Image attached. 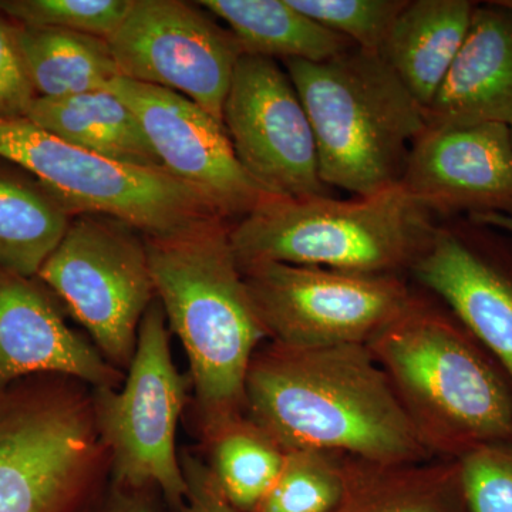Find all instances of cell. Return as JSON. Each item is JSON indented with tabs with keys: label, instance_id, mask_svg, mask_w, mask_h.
Wrapping results in <instances>:
<instances>
[{
	"label": "cell",
	"instance_id": "1",
	"mask_svg": "<svg viewBox=\"0 0 512 512\" xmlns=\"http://www.w3.org/2000/svg\"><path fill=\"white\" fill-rule=\"evenodd\" d=\"M245 416L285 451H332L377 464L431 460L367 345L272 342L252 357Z\"/></svg>",
	"mask_w": 512,
	"mask_h": 512
},
{
	"label": "cell",
	"instance_id": "2",
	"mask_svg": "<svg viewBox=\"0 0 512 512\" xmlns=\"http://www.w3.org/2000/svg\"><path fill=\"white\" fill-rule=\"evenodd\" d=\"M231 224H210L146 238L158 302L183 343L200 440L245 416V382L256 350L268 340L229 237Z\"/></svg>",
	"mask_w": 512,
	"mask_h": 512
},
{
	"label": "cell",
	"instance_id": "3",
	"mask_svg": "<svg viewBox=\"0 0 512 512\" xmlns=\"http://www.w3.org/2000/svg\"><path fill=\"white\" fill-rule=\"evenodd\" d=\"M367 346L431 457L512 443L511 379L443 303L419 292Z\"/></svg>",
	"mask_w": 512,
	"mask_h": 512
},
{
	"label": "cell",
	"instance_id": "4",
	"mask_svg": "<svg viewBox=\"0 0 512 512\" xmlns=\"http://www.w3.org/2000/svg\"><path fill=\"white\" fill-rule=\"evenodd\" d=\"M284 63L311 121L323 184L356 197L400 184L427 124L379 53L353 46L325 62Z\"/></svg>",
	"mask_w": 512,
	"mask_h": 512
},
{
	"label": "cell",
	"instance_id": "5",
	"mask_svg": "<svg viewBox=\"0 0 512 512\" xmlns=\"http://www.w3.org/2000/svg\"><path fill=\"white\" fill-rule=\"evenodd\" d=\"M433 218L397 184L356 200L271 197L231 224L229 237L239 264L404 276L429 247Z\"/></svg>",
	"mask_w": 512,
	"mask_h": 512
},
{
	"label": "cell",
	"instance_id": "6",
	"mask_svg": "<svg viewBox=\"0 0 512 512\" xmlns=\"http://www.w3.org/2000/svg\"><path fill=\"white\" fill-rule=\"evenodd\" d=\"M107 483L90 386L49 375L0 394V512H89Z\"/></svg>",
	"mask_w": 512,
	"mask_h": 512
},
{
	"label": "cell",
	"instance_id": "7",
	"mask_svg": "<svg viewBox=\"0 0 512 512\" xmlns=\"http://www.w3.org/2000/svg\"><path fill=\"white\" fill-rule=\"evenodd\" d=\"M0 158L28 171L74 215L119 218L146 238L173 237L227 221L210 198L163 168L107 160L29 119H0Z\"/></svg>",
	"mask_w": 512,
	"mask_h": 512
},
{
	"label": "cell",
	"instance_id": "8",
	"mask_svg": "<svg viewBox=\"0 0 512 512\" xmlns=\"http://www.w3.org/2000/svg\"><path fill=\"white\" fill-rule=\"evenodd\" d=\"M185 380L171 353V330L158 299L141 320L136 353L119 389H92L94 423L109 458V481L156 488L174 512L187 495L177 427Z\"/></svg>",
	"mask_w": 512,
	"mask_h": 512
},
{
	"label": "cell",
	"instance_id": "9",
	"mask_svg": "<svg viewBox=\"0 0 512 512\" xmlns=\"http://www.w3.org/2000/svg\"><path fill=\"white\" fill-rule=\"evenodd\" d=\"M36 278L83 326L104 359L126 373L141 320L157 299L146 237L119 218L74 215Z\"/></svg>",
	"mask_w": 512,
	"mask_h": 512
},
{
	"label": "cell",
	"instance_id": "10",
	"mask_svg": "<svg viewBox=\"0 0 512 512\" xmlns=\"http://www.w3.org/2000/svg\"><path fill=\"white\" fill-rule=\"evenodd\" d=\"M239 266L268 340L299 348L367 345L419 295L404 276L281 262Z\"/></svg>",
	"mask_w": 512,
	"mask_h": 512
},
{
	"label": "cell",
	"instance_id": "11",
	"mask_svg": "<svg viewBox=\"0 0 512 512\" xmlns=\"http://www.w3.org/2000/svg\"><path fill=\"white\" fill-rule=\"evenodd\" d=\"M107 42L120 77L183 94L222 123L244 52L234 33L200 3L133 0Z\"/></svg>",
	"mask_w": 512,
	"mask_h": 512
},
{
	"label": "cell",
	"instance_id": "12",
	"mask_svg": "<svg viewBox=\"0 0 512 512\" xmlns=\"http://www.w3.org/2000/svg\"><path fill=\"white\" fill-rule=\"evenodd\" d=\"M222 124L239 163L272 197H328L308 113L276 60L239 59Z\"/></svg>",
	"mask_w": 512,
	"mask_h": 512
},
{
	"label": "cell",
	"instance_id": "13",
	"mask_svg": "<svg viewBox=\"0 0 512 512\" xmlns=\"http://www.w3.org/2000/svg\"><path fill=\"white\" fill-rule=\"evenodd\" d=\"M104 90L136 114L164 170L210 198L231 224L272 197L239 163L224 124L188 97L124 77Z\"/></svg>",
	"mask_w": 512,
	"mask_h": 512
},
{
	"label": "cell",
	"instance_id": "14",
	"mask_svg": "<svg viewBox=\"0 0 512 512\" xmlns=\"http://www.w3.org/2000/svg\"><path fill=\"white\" fill-rule=\"evenodd\" d=\"M410 275L463 323L512 382V235L467 218L437 225Z\"/></svg>",
	"mask_w": 512,
	"mask_h": 512
},
{
	"label": "cell",
	"instance_id": "15",
	"mask_svg": "<svg viewBox=\"0 0 512 512\" xmlns=\"http://www.w3.org/2000/svg\"><path fill=\"white\" fill-rule=\"evenodd\" d=\"M400 185L433 217H512L510 127H427L410 148Z\"/></svg>",
	"mask_w": 512,
	"mask_h": 512
},
{
	"label": "cell",
	"instance_id": "16",
	"mask_svg": "<svg viewBox=\"0 0 512 512\" xmlns=\"http://www.w3.org/2000/svg\"><path fill=\"white\" fill-rule=\"evenodd\" d=\"M49 375L119 389L126 373L67 325L56 296L39 279L0 269V394L26 377Z\"/></svg>",
	"mask_w": 512,
	"mask_h": 512
},
{
	"label": "cell",
	"instance_id": "17",
	"mask_svg": "<svg viewBox=\"0 0 512 512\" xmlns=\"http://www.w3.org/2000/svg\"><path fill=\"white\" fill-rule=\"evenodd\" d=\"M430 128L512 124V10L476 6L439 92L424 109Z\"/></svg>",
	"mask_w": 512,
	"mask_h": 512
},
{
	"label": "cell",
	"instance_id": "18",
	"mask_svg": "<svg viewBox=\"0 0 512 512\" xmlns=\"http://www.w3.org/2000/svg\"><path fill=\"white\" fill-rule=\"evenodd\" d=\"M476 6L470 0H407L384 37L379 56L423 110L456 59Z\"/></svg>",
	"mask_w": 512,
	"mask_h": 512
},
{
	"label": "cell",
	"instance_id": "19",
	"mask_svg": "<svg viewBox=\"0 0 512 512\" xmlns=\"http://www.w3.org/2000/svg\"><path fill=\"white\" fill-rule=\"evenodd\" d=\"M26 119L107 160L133 167L163 168L136 114L109 90L63 99L36 97Z\"/></svg>",
	"mask_w": 512,
	"mask_h": 512
},
{
	"label": "cell",
	"instance_id": "20",
	"mask_svg": "<svg viewBox=\"0 0 512 512\" xmlns=\"http://www.w3.org/2000/svg\"><path fill=\"white\" fill-rule=\"evenodd\" d=\"M237 37L244 56L325 62L352 49L345 37L323 28L289 0H201Z\"/></svg>",
	"mask_w": 512,
	"mask_h": 512
},
{
	"label": "cell",
	"instance_id": "21",
	"mask_svg": "<svg viewBox=\"0 0 512 512\" xmlns=\"http://www.w3.org/2000/svg\"><path fill=\"white\" fill-rule=\"evenodd\" d=\"M333 512H467L457 461L377 464L352 457L348 491Z\"/></svg>",
	"mask_w": 512,
	"mask_h": 512
},
{
	"label": "cell",
	"instance_id": "22",
	"mask_svg": "<svg viewBox=\"0 0 512 512\" xmlns=\"http://www.w3.org/2000/svg\"><path fill=\"white\" fill-rule=\"evenodd\" d=\"M16 26V40L37 97L63 99L104 90L120 77L109 42L69 30Z\"/></svg>",
	"mask_w": 512,
	"mask_h": 512
},
{
	"label": "cell",
	"instance_id": "23",
	"mask_svg": "<svg viewBox=\"0 0 512 512\" xmlns=\"http://www.w3.org/2000/svg\"><path fill=\"white\" fill-rule=\"evenodd\" d=\"M73 218L39 181L0 170V269L36 278Z\"/></svg>",
	"mask_w": 512,
	"mask_h": 512
},
{
	"label": "cell",
	"instance_id": "24",
	"mask_svg": "<svg viewBox=\"0 0 512 512\" xmlns=\"http://www.w3.org/2000/svg\"><path fill=\"white\" fill-rule=\"evenodd\" d=\"M205 464L238 512H255L274 485L286 451L247 416L201 441Z\"/></svg>",
	"mask_w": 512,
	"mask_h": 512
},
{
	"label": "cell",
	"instance_id": "25",
	"mask_svg": "<svg viewBox=\"0 0 512 512\" xmlns=\"http://www.w3.org/2000/svg\"><path fill=\"white\" fill-rule=\"evenodd\" d=\"M350 456L298 448L286 451L271 490L255 512H333L349 487Z\"/></svg>",
	"mask_w": 512,
	"mask_h": 512
},
{
	"label": "cell",
	"instance_id": "26",
	"mask_svg": "<svg viewBox=\"0 0 512 512\" xmlns=\"http://www.w3.org/2000/svg\"><path fill=\"white\" fill-rule=\"evenodd\" d=\"M133 0H5L0 12L19 25L52 28L109 40Z\"/></svg>",
	"mask_w": 512,
	"mask_h": 512
},
{
	"label": "cell",
	"instance_id": "27",
	"mask_svg": "<svg viewBox=\"0 0 512 512\" xmlns=\"http://www.w3.org/2000/svg\"><path fill=\"white\" fill-rule=\"evenodd\" d=\"M293 8L359 49L379 53L407 0H289Z\"/></svg>",
	"mask_w": 512,
	"mask_h": 512
},
{
	"label": "cell",
	"instance_id": "28",
	"mask_svg": "<svg viewBox=\"0 0 512 512\" xmlns=\"http://www.w3.org/2000/svg\"><path fill=\"white\" fill-rule=\"evenodd\" d=\"M467 512H512V443H485L457 458Z\"/></svg>",
	"mask_w": 512,
	"mask_h": 512
},
{
	"label": "cell",
	"instance_id": "29",
	"mask_svg": "<svg viewBox=\"0 0 512 512\" xmlns=\"http://www.w3.org/2000/svg\"><path fill=\"white\" fill-rule=\"evenodd\" d=\"M0 12V119H26L36 92L16 40V26Z\"/></svg>",
	"mask_w": 512,
	"mask_h": 512
},
{
	"label": "cell",
	"instance_id": "30",
	"mask_svg": "<svg viewBox=\"0 0 512 512\" xmlns=\"http://www.w3.org/2000/svg\"><path fill=\"white\" fill-rule=\"evenodd\" d=\"M181 466L187 481V495L175 512H238L201 457L185 450L181 453Z\"/></svg>",
	"mask_w": 512,
	"mask_h": 512
},
{
	"label": "cell",
	"instance_id": "31",
	"mask_svg": "<svg viewBox=\"0 0 512 512\" xmlns=\"http://www.w3.org/2000/svg\"><path fill=\"white\" fill-rule=\"evenodd\" d=\"M89 512H174L156 488L107 483Z\"/></svg>",
	"mask_w": 512,
	"mask_h": 512
},
{
	"label": "cell",
	"instance_id": "32",
	"mask_svg": "<svg viewBox=\"0 0 512 512\" xmlns=\"http://www.w3.org/2000/svg\"><path fill=\"white\" fill-rule=\"evenodd\" d=\"M467 220L476 222V224L485 225V227L500 229V231L512 235V217H507V215L478 214L471 215Z\"/></svg>",
	"mask_w": 512,
	"mask_h": 512
},
{
	"label": "cell",
	"instance_id": "33",
	"mask_svg": "<svg viewBox=\"0 0 512 512\" xmlns=\"http://www.w3.org/2000/svg\"><path fill=\"white\" fill-rule=\"evenodd\" d=\"M498 3H500V5L505 6V8L512 10V0H498Z\"/></svg>",
	"mask_w": 512,
	"mask_h": 512
},
{
	"label": "cell",
	"instance_id": "34",
	"mask_svg": "<svg viewBox=\"0 0 512 512\" xmlns=\"http://www.w3.org/2000/svg\"><path fill=\"white\" fill-rule=\"evenodd\" d=\"M510 131H511V140H512V124L510 126Z\"/></svg>",
	"mask_w": 512,
	"mask_h": 512
}]
</instances>
